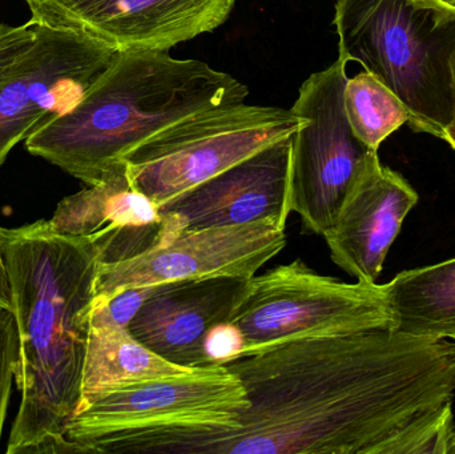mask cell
I'll use <instances>...</instances> for the list:
<instances>
[{"label": "cell", "instance_id": "obj_1", "mask_svg": "<svg viewBox=\"0 0 455 454\" xmlns=\"http://www.w3.org/2000/svg\"><path fill=\"white\" fill-rule=\"evenodd\" d=\"M224 365L249 402L233 426L127 432L99 452L379 454L455 394V343L393 328L289 341Z\"/></svg>", "mask_w": 455, "mask_h": 454}, {"label": "cell", "instance_id": "obj_2", "mask_svg": "<svg viewBox=\"0 0 455 454\" xmlns=\"http://www.w3.org/2000/svg\"><path fill=\"white\" fill-rule=\"evenodd\" d=\"M4 252L21 394L7 453H74L66 434L82 402L98 251L91 240L40 220L7 229Z\"/></svg>", "mask_w": 455, "mask_h": 454}, {"label": "cell", "instance_id": "obj_3", "mask_svg": "<svg viewBox=\"0 0 455 454\" xmlns=\"http://www.w3.org/2000/svg\"><path fill=\"white\" fill-rule=\"evenodd\" d=\"M248 85L170 51H120L82 98L40 124L29 154L87 186L98 184L139 144L172 123L212 107L243 103Z\"/></svg>", "mask_w": 455, "mask_h": 454}, {"label": "cell", "instance_id": "obj_4", "mask_svg": "<svg viewBox=\"0 0 455 454\" xmlns=\"http://www.w3.org/2000/svg\"><path fill=\"white\" fill-rule=\"evenodd\" d=\"M339 55L403 101L414 132L443 139L453 120L455 7L441 0H337Z\"/></svg>", "mask_w": 455, "mask_h": 454}, {"label": "cell", "instance_id": "obj_5", "mask_svg": "<svg viewBox=\"0 0 455 454\" xmlns=\"http://www.w3.org/2000/svg\"><path fill=\"white\" fill-rule=\"evenodd\" d=\"M305 123L291 108L228 104L195 112L163 128L125 155L136 191L162 207Z\"/></svg>", "mask_w": 455, "mask_h": 454}, {"label": "cell", "instance_id": "obj_6", "mask_svg": "<svg viewBox=\"0 0 455 454\" xmlns=\"http://www.w3.org/2000/svg\"><path fill=\"white\" fill-rule=\"evenodd\" d=\"M393 323L387 284L323 276L301 259L251 277L229 320L243 340L240 357L302 339L393 328Z\"/></svg>", "mask_w": 455, "mask_h": 454}, {"label": "cell", "instance_id": "obj_7", "mask_svg": "<svg viewBox=\"0 0 455 454\" xmlns=\"http://www.w3.org/2000/svg\"><path fill=\"white\" fill-rule=\"evenodd\" d=\"M347 61L339 55L328 68L310 75L291 109L305 123L291 136L289 203L304 228L323 235L334 226L371 151L347 122L344 87Z\"/></svg>", "mask_w": 455, "mask_h": 454}, {"label": "cell", "instance_id": "obj_8", "mask_svg": "<svg viewBox=\"0 0 455 454\" xmlns=\"http://www.w3.org/2000/svg\"><path fill=\"white\" fill-rule=\"evenodd\" d=\"M243 383L226 365L195 368L106 394L80 410L67 429L74 453H92L106 437L157 426H229L248 410Z\"/></svg>", "mask_w": 455, "mask_h": 454}, {"label": "cell", "instance_id": "obj_9", "mask_svg": "<svg viewBox=\"0 0 455 454\" xmlns=\"http://www.w3.org/2000/svg\"><path fill=\"white\" fill-rule=\"evenodd\" d=\"M119 52L87 35L37 26L31 47L0 77V167L19 141L71 108Z\"/></svg>", "mask_w": 455, "mask_h": 454}, {"label": "cell", "instance_id": "obj_10", "mask_svg": "<svg viewBox=\"0 0 455 454\" xmlns=\"http://www.w3.org/2000/svg\"><path fill=\"white\" fill-rule=\"evenodd\" d=\"M285 245V229L267 220L184 232L136 258L99 264L95 300L181 280L251 279Z\"/></svg>", "mask_w": 455, "mask_h": 454}, {"label": "cell", "instance_id": "obj_11", "mask_svg": "<svg viewBox=\"0 0 455 454\" xmlns=\"http://www.w3.org/2000/svg\"><path fill=\"white\" fill-rule=\"evenodd\" d=\"M238 0H26L37 26L87 35L117 51H170L218 29Z\"/></svg>", "mask_w": 455, "mask_h": 454}, {"label": "cell", "instance_id": "obj_12", "mask_svg": "<svg viewBox=\"0 0 455 454\" xmlns=\"http://www.w3.org/2000/svg\"><path fill=\"white\" fill-rule=\"evenodd\" d=\"M291 136L162 205L167 242L184 232L264 220L285 229Z\"/></svg>", "mask_w": 455, "mask_h": 454}, {"label": "cell", "instance_id": "obj_13", "mask_svg": "<svg viewBox=\"0 0 455 454\" xmlns=\"http://www.w3.org/2000/svg\"><path fill=\"white\" fill-rule=\"evenodd\" d=\"M251 279L221 276L155 285L127 331L172 364L210 367L208 335L229 323Z\"/></svg>", "mask_w": 455, "mask_h": 454}, {"label": "cell", "instance_id": "obj_14", "mask_svg": "<svg viewBox=\"0 0 455 454\" xmlns=\"http://www.w3.org/2000/svg\"><path fill=\"white\" fill-rule=\"evenodd\" d=\"M419 194L401 173L373 152L345 200L334 226L323 235L331 258L357 282L376 283Z\"/></svg>", "mask_w": 455, "mask_h": 454}, {"label": "cell", "instance_id": "obj_15", "mask_svg": "<svg viewBox=\"0 0 455 454\" xmlns=\"http://www.w3.org/2000/svg\"><path fill=\"white\" fill-rule=\"evenodd\" d=\"M48 223L58 234L91 240L99 264L120 263L167 242L159 207L133 188L124 162L61 200Z\"/></svg>", "mask_w": 455, "mask_h": 454}, {"label": "cell", "instance_id": "obj_16", "mask_svg": "<svg viewBox=\"0 0 455 454\" xmlns=\"http://www.w3.org/2000/svg\"><path fill=\"white\" fill-rule=\"evenodd\" d=\"M194 370L167 362L127 330L91 325L77 413L106 394L160 378L188 375Z\"/></svg>", "mask_w": 455, "mask_h": 454}, {"label": "cell", "instance_id": "obj_17", "mask_svg": "<svg viewBox=\"0 0 455 454\" xmlns=\"http://www.w3.org/2000/svg\"><path fill=\"white\" fill-rule=\"evenodd\" d=\"M387 290L393 330L455 341V259L401 272Z\"/></svg>", "mask_w": 455, "mask_h": 454}, {"label": "cell", "instance_id": "obj_18", "mask_svg": "<svg viewBox=\"0 0 455 454\" xmlns=\"http://www.w3.org/2000/svg\"><path fill=\"white\" fill-rule=\"evenodd\" d=\"M344 108L355 138L371 151L411 120L403 101L371 72L347 76L344 87Z\"/></svg>", "mask_w": 455, "mask_h": 454}, {"label": "cell", "instance_id": "obj_19", "mask_svg": "<svg viewBox=\"0 0 455 454\" xmlns=\"http://www.w3.org/2000/svg\"><path fill=\"white\" fill-rule=\"evenodd\" d=\"M454 432L451 402L409 421L387 439L379 454H448Z\"/></svg>", "mask_w": 455, "mask_h": 454}, {"label": "cell", "instance_id": "obj_20", "mask_svg": "<svg viewBox=\"0 0 455 454\" xmlns=\"http://www.w3.org/2000/svg\"><path fill=\"white\" fill-rule=\"evenodd\" d=\"M19 336L12 309L0 306V439L7 415L11 384L15 380Z\"/></svg>", "mask_w": 455, "mask_h": 454}, {"label": "cell", "instance_id": "obj_21", "mask_svg": "<svg viewBox=\"0 0 455 454\" xmlns=\"http://www.w3.org/2000/svg\"><path fill=\"white\" fill-rule=\"evenodd\" d=\"M155 285L120 291L103 300H95L91 325H112L127 330Z\"/></svg>", "mask_w": 455, "mask_h": 454}, {"label": "cell", "instance_id": "obj_22", "mask_svg": "<svg viewBox=\"0 0 455 454\" xmlns=\"http://www.w3.org/2000/svg\"><path fill=\"white\" fill-rule=\"evenodd\" d=\"M36 34L37 24L31 20L20 26L0 23V77L24 51L31 47Z\"/></svg>", "mask_w": 455, "mask_h": 454}, {"label": "cell", "instance_id": "obj_23", "mask_svg": "<svg viewBox=\"0 0 455 454\" xmlns=\"http://www.w3.org/2000/svg\"><path fill=\"white\" fill-rule=\"evenodd\" d=\"M243 340L240 333L229 323L218 325L211 331L205 343L208 364L224 365L240 357Z\"/></svg>", "mask_w": 455, "mask_h": 454}, {"label": "cell", "instance_id": "obj_24", "mask_svg": "<svg viewBox=\"0 0 455 454\" xmlns=\"http://www.w3.org/2000/svg\"><path fill=\"white\" fill-rule=\"evenodd\" d=\"M5 237H7V229L0 228V306L12 309L10 277H8L7 263H5Z\"/></svg>", "mask_w": 455, "mask_h": 454}, {"label": "cell", "instance_id": "obj_25", "mask_svg": "<svg viewBox=\"0 0 455 454\" xmlns=\"http://www.w3.org/2000/svg\"><path fill=\"white\" fill-rule=\"evenodd\" d=\"M451 80H453L454 115H453V120H451V124L448 125V128H446V130H445V133H443V140H445L446 143L451 144V148H453L455 151V50H454L453 55H451Z\"/></svg>", "mask_w": 455, "mask_h": 454}, {"label": "cell", "instance_id": "obj_26", "mask_svg": "<svg viewBox=\"0 0 455 454\" xmlns=\"http://www.w3.org/2000/svg\"><path fill=\"white\" fill-rule=\"evenodd\" d=\"M448 454H455V432L453 437H451V445H449Z\"/></svg>", "mask_w": 455, "mask_h": 454}, {"label": "cell", "instance_id": "obj_27", "mask_svg": "<svg viewBox=\"0 0 455 454\" xmlns=\"http://www.w3.org/2000/svg\"><path fill=\"white\" fill-rule=\"evenodd\" d=\"M441 2L445 3V4L453 5V7H455V0H441Z\"/></svg>", "mask_w": 455, "mask_h": 454}]
</instances>
